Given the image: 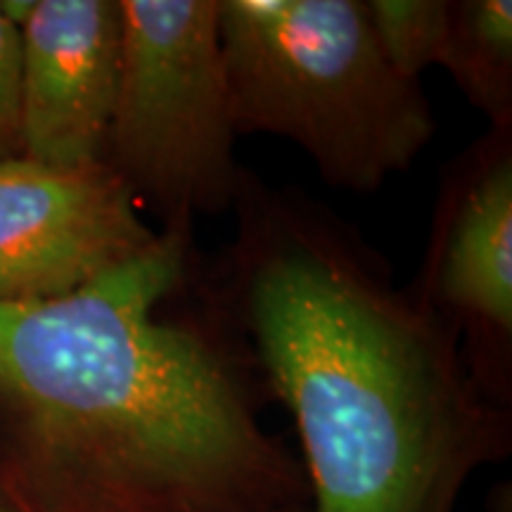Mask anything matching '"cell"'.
<instances>
[{
  "label": "cell",
  "instance_id": "obj_1",
  "mask_svg": "<svg viewBox=\"0 0 512 512\" xmlns=\"http://www.w3.org/2000/svg\"><path fill=\"white\" fill-rule=\"evenodd\" d=\"M192 235L53 299L0 302V484L12 512H302L249 363L200 294ZM202 290V283H200Z\"/></svg>",
  "mask_w": 512,
  "mask_h": 512
},
{
  "label": "cell",
  "instance_id": "obj_2",
  "mask_svg": "<svg viewBox=\"0 0 512 512\" xmlns=\"http://www.w3.org/2000/svg\"><path fill=\"white\" fill-rule=\"evenodd\" d=\"M211 311L290 411L311 512H453L510 448L463 339L342 216L242 169Z\"/></svg>",
  "mask_w": 512,
  "mask_h": 512
},
{
  "label": "cell",
  "instance_id": "obj_3",
  "mask_svg": "<svg viewBox=\"0 0 512 512\" xmlns=\"http://www.w3.org/2000/svg\"><path fill=\"white\" fill-rule=\"evenodd\" d=\"M230 114L309 155L332 188L370 192L437 131L422 83L382 55L363 0H216Z\"/></svg>",
  "mask_w": 512,
  "mask_h": 512
},
{
  "label": "cell",
  "instance_id": "obj_4",
  "mask_svg": "<svg viewBox=\"0 0 512 512\" xmlns=\"http://www.w3.org/2000/svg\"><path fill=\"white\" fill-rule=\"evenodd\" d=\"M121 62L102 164L162 230L233 207L235 159L216 0H119Z\"/></svg>",
  "mask_w": 512,
  "mask_h": 512
},
{
  "label": "cell",
  "instance_id": "obj_5",
  "mask_svg": "<svg viewBox=\"0 0 512 512\" xmlns=\"http://www.w3.org/2000/svg\"><path fill=\"white\" fill-rule=\"evenodd\" d=\"M413 287L456 325L479 382L503 403L512 349V124L491 126L448 166Z\"/></svg>",
  "mask_w": 512,
  "mask_h": 512
},
{
  "label": "cell",
  "instance_id": "obj_6",
  "mask_svg": "<svg viewBox=\"0 0 512 512\" xmlns=\"http://www.w3.org/2000/svg\"><path fill=\"white\" fill-rule=\"evenodd\" d=\"M155 238L105 164L60 169L0 157V302L62 297Z\"/></svg>",
  "mask_w": 512,
  "mask_h": 512
},
{
  "label": "cell",
  "instance_id": "obj_7",
  "mask_svg": "<svg viewBox=\"0 0 512 512\" xmlns=\"http://www.w3.org/2000/svg\"><path fill=\"white\" fill-rule=\"evenodd\" d=\"M19 29V155L60 169L102 164L119 86V0H34Z\"/></svg>",
  "mask_w": 512,
  "mask_h": 512
},
{
  "label": "cell",
  "instance_id": "obj_8",
  "mask_svg": "<svg viewBox=\"0 0 512 512\" xmlns=\"http://www.w3.org/2000/svg\"><path fill=\"white\" fill-rule=\"evenodd\" d=\"M441 67L491 126L512 124V0H458Z\"/></svg>",
  "mask_w": 512,
  "mask_h": 512
},
{
  "label": "cell",
  "instance_id": "obj_9",
  "mask_svg": "<svg viewBox=\"0 0 512 512\" xmlns=\"http://www.w3.org/2000/svg\"><path fill=\"white\" fill-rule=\"evenodd\" d=\"M382 55L406 79L420 74L444 57L451 0H363Z\"/></svg>",
  "mask_w": 512,
  "mask_h": 512
},
{
  "label": "cell",
  "instance_id": "obj_10",
  "mask_svg": "<svg viewBox=\"0 0 512 512\" xmlns=\"http://www.w3.org/2000/svg\"><path fill=\"white\" fill-rule=\"evenodd\" d=\"M22 29L0 8V157L19 155Z\"/></svg>",
  "mask_w": 512,
  "mask_h": 512
},
{
  "label": "cell",
  "instance_id": "obj_11",
  "mask_svg": "<svg viewBox=\"0 0 512 512\" xmlns=\"http://www.w3.org/2000/svg\"><path fill=\"white\" fill-rule=\"evenodd\" d=\"M0 512H12V510L5 503H0Z\"/></svg>",
  "mask_w": 512,
  "mask_h": 512
}]
</instances>
